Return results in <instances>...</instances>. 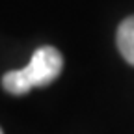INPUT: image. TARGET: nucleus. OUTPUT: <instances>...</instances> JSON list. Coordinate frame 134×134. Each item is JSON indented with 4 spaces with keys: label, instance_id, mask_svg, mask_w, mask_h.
I'll return each mask as SVG.
<instances>
[{
    "label": "nucleus",
    "instance_id": "1",
    "mask_svg": "<svg viewBox=\"0 0 134 134\" xmlns=\"http://www.w3.org/2000/svg\"><path fill=\"white\" fill-rule=\"evenodd\" d=\"M63 69V58L54 47H41L34 52L30 63L23 69L9 71L2 76V86L11 95H24L32 88L52 84Z\"/></svg>",
    "mask_w": 134,
    "mask_h": 134
},
{
    "label": "nucleus",
    "instance_id": "2",
    "mask_svg": "<svg viewBox=\"0 0 134 134\" xmlns=\"http://www.w3.org/2000/svg\"><path fill=\"white\" fill-rule=\"evenodd\" d=\"M117 48L121 56L134 65V15L125 19L117 28Z\"/></svg>",
    "mask_w": 134,
    "mask_h": 134
},
{
    "label": "nucleus",
    "instance_id": "3",
    "mask_svg": "<svg viewBox=\"0 0 134 134\" xmlns=\"http://www.w3.org/2000/svg\"><path fill=\"white\" fill-rule=\"evenodd\" d=\"M0 134H4V132H2V129H0Z\"/></svg>",
    "mask_w": 134,
    "mask_h": 134
}]
</instances>
